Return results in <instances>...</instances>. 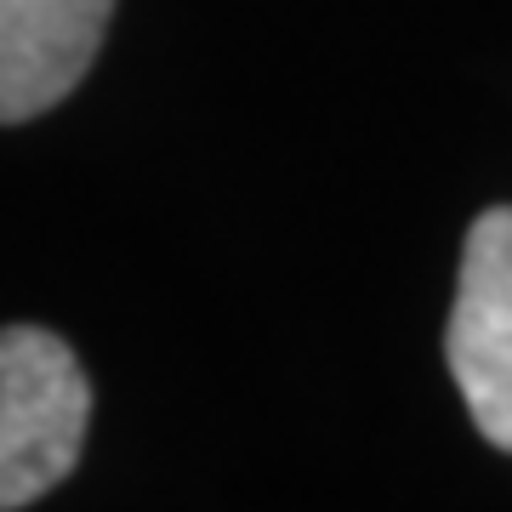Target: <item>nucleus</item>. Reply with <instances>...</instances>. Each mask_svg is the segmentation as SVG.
Listing matches in <instances>:
<instances>
[{
	"instance_id": "nucleus-3",
	"label": "nucleus",
	"mask_w": 512,
	"mask_h": 512,
	"mask_svg": "<svg viewBox=\"0 0 512 512\" xmlns=\"http://www.w3.org/2000/svg\"><path fill=\"white\" fill-rule=\"evenodd\" d=\"M114 0H0V126L57 109L97 63Z\"/></svg>"
},
{
	"instance_id": "nucleus-1",
	"label": "nucleus",
	"mask_w": 512,
	"mask_h": 512,
	"mask_svg": "<svg viewBox=\"0 0 512 512\" xmlns=\"http://www.w3.org/2000/svg\"><path fill=\"white\" fill-rule=\"evenodd\" d=\"M92 427V382L57 330H0V512L35 507L74 473Z\"/></svg>"
},
{
	"instance_id": "nucleus-2",
	"label": "nucleus",
	"mask_w": 512,
	"mask_h": 512,
	"mask_svg": "<svg viewBox=\"0 0 512 512\" xmlns=\"http://www.w3.org/2000/svg\"><path fill=\"white\" fill-rule=\"evenodd\" d=\"M444 359L473 427L512 456V205H490L467 228Z\"/></svg>"
}]
</instances>
